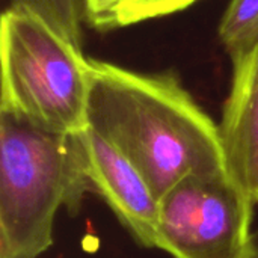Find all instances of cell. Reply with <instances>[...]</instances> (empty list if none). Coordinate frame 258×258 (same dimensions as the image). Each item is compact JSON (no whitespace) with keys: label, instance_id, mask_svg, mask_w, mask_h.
Segmentation results:
<instances>
[{"label":"cell","instance_id":"6da1fadb","mask_svg":"<svg viewBox=\"0 0 258 258\" xmlns=\"http://www.w3.org/2000/svg\"><path fill=\"white\" fill-rule=\"evenodd\" d=\"M88 62V127L141 171L159 200L189 175L228 171L219 124L177 76Z\"/></svg>","mask_w":258,"mask_h":258},{"label":"cell","instance_id":"30bf717a","mask_svg":"<svg viewBox=\"0 0 258 258\" xmlns=\"http://www.w3.org/2000/svg\"><path fill=\"white\" fill-rule=\"evenodd\" d=\"M248 258H258V230L254 231V237H252V245H251V252Z\"/></svg>","mask_w":258,"mask_h":258},{"label":"cell","instance_id":"277c9868","mask_svg":"<svg viewBox=\"0 0 258 258\" xmlns=\"http://www.w3.org/2000/svg\"><path fill=\"white\" fill-rule=\"evenodd\" d=\"M255 200L228 171L189 175L159 200V248L172 258H248Z\"/></svg>","mask_w":258,"mask_h":258},{"label":"cell","instance_id":"3957f363","mask_svg":"<svg viewBox=\"0 0 258 258\" xmlns=\"http://www.w3.org/2000/svg\"><path fill=\"white\" fill-rule=\"evenodd\" d=\"M0 65V112L62 133L88 128V57L39 14L17 5L5 9Z\"/></svg>","mask_w":258,"mask_h":258},{"label":"cell","instance_id":"5b68a950","mask_svg":"<svg viewBox=\"0 0 258 258\" xmlns=\"http://www.w3.org/2000/svg\"><path fill=\"white\" fill-rule=\"evenodd\" d=\"M92 194L113 212L128 234L147 249L159 248V197L141 171L106 138L82 132Z\"/></svg>","mask_w":258,"mask_h":258},{"label":"cell","instance_id":"9c48e42d","mask_svg":"<svg viewBox=\"0 0 258 258\" xmlns=\"http://www.w3.org/2000/svg\"><path fill=\"white\" fill-rule=\"evenodd\" d=\"M198 0H116L115 27H125L186 9Z\"/></svg>","mask_w":258,"mask_h":258},{"label":"cell","instance_id":"8992f818","mask_svg":"<svg viewBox=\"0 0 258 258\" xmlns=\"http://www.w3.org/2000/svg\"><path fill=\"white\" fill-rule=\"evenodd\" d=\"M233 60V79L219 122L230 175L257 203L258 42Z\"/></svg>","mask_w":258,"mask_h":258},{"label":"cell","instance_id":"ba28073f","mask_svg":"<svg viewBox=\"0 0 258 258\" xmlns=\"http://www.w3.org/2000/svg\"><path fill=\"white\" fill-rule=\"evenodd\" d=\"M11 5L39 14L60 35L82 48V24L86 20L85 0H12Z\"/></svg>","mask_w":258,"mask_h":258},{"label":"cell","instance_id":"7a4b0ae2","mask_svg":"<svg viewBox=\"0 0 258 258\" xmlns=\"http://www.w3.org/2000/svg\"><path fill=\"white\" fill-rule=\"evenodd\" d=\"M92 194L82 133L0 112V258H38L60 207L77 216Z\"/></svg>","mask_w":258,"mask_h":258},{"label":"cell","instance_id":"8fae6325","mask_svg":"<svg viewBox=\"0 0 258 258\" xmlns=\"http://www.w3.org/2000/svg\"><path fill=\"white\" fill-rule=\"evenodd\" d=\"M257 204H258V197H257Z\"/></svg>","mask_w":258,"mask_h":258},{"label":"cell","instance_id":"52a82bcc","mask_svg":"<svg viewBox=\"0 0 258 258\" xmlns=\"http://www.w3.org/2000/svg\"><path fill=\"white\" fill-rule=\"evenodd\" d=\"M219 38L231 57L258 42V0H231L219 24Z\"/></svg>","mask_w":258,"mask_h":258}]
</instances>
